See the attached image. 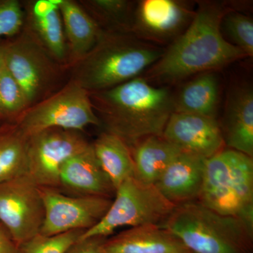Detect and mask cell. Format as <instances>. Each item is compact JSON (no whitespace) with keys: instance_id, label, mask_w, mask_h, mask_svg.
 <instances>
[{"instance_id":"6da1fadb","label":"cell","mask_w":253,"mask_h":253,"mask_svg":"<svg viewBox=\"0 0 253 253\" xmlns=\"http://www.w3.org/2000/svg\"><path fill=\"white\" fill-rule=\"evenodd\" d=\"M198 4L189 26L149 68L146 81L172 83L247 57L221 33L223 18L234 9L228 3L219 1H201Z\"/></svg>"},{"instance_id":"7a4b0ae2","label":"cell","mask_w":253,"mask_h":253,"mask_svg":"<svg viewBox=\"0 0 253 253\" xmlns=\"http://www.w3.org/2000/svg\"><path fill=\"white\" fill-rule=\"evenodd\" d=\"M89 94L101 126L129 146L146 136H162L174 112L170 91L152 85L144 78Z\"/></svg>"},{"instance_id":"3957f363","label":"cell","mask_w":253,"mask_h":253,"mask_svg":"<svg viewBox=\"0 0 253 253\" xmlns=\"http://www.w3.org/2000/svg\"><path fill=\"white\" fill-rule=\"evenodd\" d=\"M163 52L131 33L104 31L91 51L68 68L70 81L89 93L111 89L139 77Z\"/></svg>"},{"instance_id":"277c9868","label":"cell","mask_w":253,"mask_h":253,"mask_svg":"<svg viewBox=\"0 0 253 253\" xmlns=\"http://www.w3.org/2000/svg\"><path fill=\"white\" fill-rule=\"evenodd\" d=\"M192 253H253V227L198 201L176 206L161 225Z\"/></svg>"},{"instance_id":"5b68a950","label":"cell","mask_w":253,"mask_h":253,"mask_svg":"<svg viewBox=\"0 0 253 253\" xmlns=\"http://www.w3.org/2000/svg\"><path fill=\"white\" fill-rule=\"evenodd\" d=\"M198 202L223 215L239 218L253 227V160L225 148L206 159Z\"/></svg>"},{"instance_id":"8992f818","label":"cell","mask_w":253,"mask_h":253,"mask_svg":"<svg viewBox=\"0 0 253 253\" xmlns=\"http://www.w3.org/2000/svg\"><path fill=\"white\" fill-rule=\"evenodd\" d=\"M175 208L156 185L145 184L131 176L116 190L114 199L104 217L81 238H108L123 226H161Z\"/></svg>"},{"instance_id":"52a82bcc","label":"cell","mask_w":253,"mask_h":253,"mask_svg":"<svg viewBox=\"0 0 253 253\" xmlns=\"http://www.w3.org/2000/svg\"><path fill=\"white\" fill-rule=\"evenodd\" d=\"M16 126L26 136L51 128L83 131L88 126H101L89 92L70 81L23 113Z\"/></svg>"},{"instance_id":"ba28073f","label":"cell","mask_w":253,"mask_h":253,"mask_svg":"<svg viewBox=\"0 0 253 253\" xmlns=\"http://www.w3.org/2000/svg\"><path fill=\"white\" fill-rule=\"evenodd\" d=\"M4 64L21 86L29 107L51 95L66 71L24 27L17 36L6 40Z\"/></svg>"},{"instance_id":"9c48e42d","label":"cell","mask_w":253,"mask_h":253,"mask_svg":"<svg viewBox=\"0 0 253 253\" xmlns=\"http://www.w3.org/2000/svg\"><path fill=\"white\" fill-rule=\"evenodd\" d=\"M90 144L82 131L59 128L28 136L27 175L39 187L59 189L63 165Z\"/></svg>"},{"instance_id":"30bf717a","label":"cell","mask_w":253,"mask_h":253,"mask_svg":"<svg viewBox=\"0 0 253 253\" xmlns=\"http://www.w3.org/2000/svg\"><path fill=\"white\" fill-rule=\"evenodd\" d=\"M39 188L44 210L40 231L43 235L89 230L104 217L112 203L109 198L75 196L55 188Z\"/></svg>"},{"instance_id":"8fae6325","label":"cell","mask_w":253,"mask_h":253,"mask_svg":"<svg viewBox=\"0 0 253 253\" xmlns=\"http://www.w3.org/2000/svg\"><path fill=\"white\" fill-rule=\"evenodd\" d=\"M44 217L39 186L29 176L0 183V223L18 246L39 234Z\"/></svg>"},{"instance_id":"7c38bea8","label":"cell","mask_w":253,"mask_h":253,"mask_svg":"<svg viewBox=\"0 0 253 253\" xmlns=\"http://www.w3.org/2000/svg\"><path fill=\"white\" fill-rule=\"evenodd\" d=\"M162 136L182 152L206 159L226 148L217 118L201 115L173 112Z\"/></svg>"},{"instance_id":"4fadbf2b","label":"cell","mask_w":253,"mask_h":253,"mask_svg":"<svg viewBox=\"0 0 253 253\" xmlns=\"http://www.w3.org/2000/svg\"><path fill=\"white\" fill-rule=\"evenodd\" d=\"M194 14L184 1L143 0L134 10L132 34L151 41H166L189 26Z\"/></svg>"},{"instance_id":"5bb4252c","label":"cell","mask_w":253,"mask_h":253,"mask_svg":"<svg viewBox=\"0 0 253 253\" xmlns=\"http://www.w3.org/2000/svg\"><path fill=\"white\" fill-rule=\"evenodd\" d=\"M22 5L23 27L67 71V44L57 0H33L25 1Z\"/></svg>"},{"instance_id":"9a60e30c","label":"cell","mask_w":253,"mask_h":253,"mask_svg":"<svg viewBox=\"0 0 253 253\" xmlns=\"http://www.w3.org/2000/svg\"><path fill=\"white\" fill-rule=\"evenodd\" d=\"M206 158L181 152L168 165L156 185L176 206L198 201L204 184Z\"/></svg>"},{"instance_id":"2e32d148","label":"cell","mask_w":253,"mask_h":253,"mask_svg":"<svg viewBox=\"0 0 253 253\" xmlns=\"http://www.w3.org/2000/svg\"><path fill=\"white\" fill-rule=\"evenodd\" d=\"M58 189L71 196H101L109 199L116 193L95 156L91 143L63 165Z\"/></svg>"},{"instance_id":"e0dca14e","label":"cell","mask_w":253,"mask_h":253,"mask_svg":"<svg viewBox=\"0 0 253 253\" xmlns=\"http://www.w3.org/2000/svg\"><path fill=\"white\" fill-rule=\"evenodd\" d=\"M102 253H192L177 236L157 224L130 227L101 246Z\"/></svg>"},{"instance_id":"ac0fdd59","label":"cell","mask_w":253,"mask_h":253,"mask_svg":"<svg viewBox=\"0 0 253 253\" xmlns=\"http://www.w3.org/2000/svg\"><path fill=\"white\" fill-rule=\"evenodd\" d=\"M226 148L253 156V91L249 85L231 91L220 124Z\"/></svg>"},{"instance_id":"d6986e66","label":"cell","mask_w":253,"mask_h":253,"mask_svg":"<svg viewBox=\"0 0 253 253\" xmlns=\"http://www.w3.org/2000/svg\"><path fill=\"white\" fill-rule=\"evenodd\" d=\"M68 48V66L71 67L87 54L104 31L79 2L57 0Z\"/></svg>"},{"instance_id":"ffe728a7","label":"cell","mask_w":253,"mask_h":253,"mask_svg":"<svg viewBox=\"0 0 253 253\" xmlns=\"http://www.w3.org/2000/svg\"><path fill=\"white\" fill-rule=\"evenodd\" d=\"M129 148L134 163V177L154 185L168 165L181 152L162 136H146Z\"/></svg>"},{"instance_id":"44dd1931","label":"cell","mask_w":253,"mask_h":253,"mask_svg":"<svg viewBox=\"0 0 253 253\" xmlns=\"http://www.w3.org/2000/svg\"><path fill=\"white\" fill-rule=\"evenodd\" d=\"M219 95L217 75L213 72L201 73L174 96V112L216 118Z\"/></svg>"},{"instance_id":"7402d4cb","label":"cell","mask_w":253,"mask_h":253,"mask_svg":"<svg viewBox=\"0 0 253 253\" xmlns=\"http://www.w3.org/2000/svg\"><path fill=\"white\" fill-rule=\"evenodd\" d=\"M95 156L115 190L134 176L130 148L121 138L104 131L91 143Z\"/></svg>"},{"instance_id":"603a6c76","label":"cell","mask_w":253,"mask_h":253,"mask_svg":"<svg viewBox=\"0 0 253 253\" xmlns=\"http://www.w3.org/2000/svg\"><path fill=\"white\" fill-rule=\"evenodd\" d=\"M104 31L131 33L135 7L126 0H82L79 1Z\"/></svg>"},{"instance_id":"cb8c5ba5","label":"cell","mask_w":253,"mask_h":253,"mask_svg":"<svg viewBox=\"0 0 253 253\" xmlns=\"http://www.w3.org/2000/svg\"><path fill=\"white\" fill-rule=\"evenodd\" d=\"M28 139L16 125L0 136V183L27 175Z\"/></svg>"},{"instance_id":"d4e9b609","label":"cell","mask_w":253,"mask_h":253,"mask_svg":"<svg viewBox=\"0 0 253 253\" xmlns=\"http://www.w3.org/2000/svg\"><path fill=\"white\" fill-rule=\"evenodd\" d=\"M28 108L21 86L4 64L0 78V125H14Z\"/></svg>"},{"instance_id":"484cf974","label":"cell","mask_w":253,"mask_h":253,"mask_svg":"<svg viewBox=\"0 0 253 253\" xmlns=\"http://www.w3.org/2000/svg\"><path fill=\"white\" fill-rule=\"evenodd\" d=\"M84 232L76 230L53 236L39 233L18 245V253H66Z\"/></svg>"},{"instance_id":"4316f807","label":"cell","mask_w":253,"mask_h":253,"mask_svg":"<svg viewBox=\"0 0 253 253\" xmlns=\"http://www.w3.org/2000/svg\"><path fill=\"white\" fill-rule=\"evenodd\" d=\"M224 29L233 44L242 50L249 57L253 55V21L252 18L232 10L222 20Z\"/></svg>"},{"instance_id":"83f0119b","label":"cell","mask_w":253,"mask_h":253,"mask_svg":"<svg viewBox=\"0 0 253 253\" xmlns=\"http://www.w3.org/2000/svg\"><path fill=\"white\" fill-rule=\"evenodd\" d=\"M24 23V10L19 1L0 0V40L17 36Z\"/></svg>"},{"instance_id":"f1b7e54d","label":"cell","mask_w":253,"mask_h":253,"mask_svg":"<svg viewBox=\"0 0 253 253\" xmlns=\"http://www.w3.org/2000/svg\"><path fill=\"white\" fill-rule=\"evenodd\" d=\"M106 239L99 236L81 238L68 249L66 253H102L101 246Z\"/></svg>"},{"instance_id":"f546056e","label":"cell","mask_w":253,"mask_h":253,"mask_svg":"<svg viewBox=\"0 0 253 253\" xmlns=\"http://www.w3.org/2000/svg\"><path fill=\"white\" fill-rule=\"evenodd\" d=\"M0 253H18V245L0 223Z\"/></svg>"},{"instance_id":"4dcf8cb0","label":"cell","mask_w":253,"mask_h":253,"mask_svg":"<svg viewBox=\"0 0 253 253\" xmlns=\"http://www.w3.org/2000/svg\"><path fill=\"white\" fill-rule=\"evenodd\" d=\"M6 41L0 40V78L4 67V51Z\"/></svg>"},{"instance_id":"1f68e13d","label":"cell","mask_w":253,"mask_h":253,"mask_svg":"<svg viewBox=\"0 0 253 253\" xmlns=\"http://www.w3.org/2000/svg\"><path fill=\"white\" fill-rule=\"evenodd\" d=\"M13 125L1 124L0 125V136L2 135L6 131L9 130Z\"/></svg>"}]
</instances>
